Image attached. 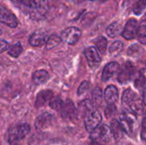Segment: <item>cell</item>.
<instances>
[{
	"label": "cell",
	"mask_w": 146,
	"mask_h": 145,
	"mask_svg": "<svg viewBox=\"0 0 146 145\" xmlns=\"http://www.w3.org/2000/svg\"><path fill=\"white\" fill-rule=\"evenodd\" d=\"M137 38L141 44H146V18H144L141 23L139 24Z\"/></svg>",
	"instance_id": "27"
},
{
	"label": "cell",
	"mask_w": 146,
	"mask_h": 145,
	"mask_svg": "<svg viewBox=\"0 0 146 145\" xmlns=\"http://www.w3.org/2000/svg\"><path fill=\"white\" fill-rule=\"evenodd\" d=\"M124 44L121 41H115L110 47V54L112 56H117L119 54H121L123 50Z\"/></svg>",
	"instance_id": "26"
},
{
	"label": "cell",
	"mask_w": 146,
	"mask_h": 145,
	"mask_svg": "<svg viewBox=\"0 0 146 145\" xmlns=\"http://www.w3.org/2000/svg\"><path fill=\"white\" fill-rule=\"evenodd\" d=\"M13 3L33 21L43 20L49 9L48 0H15Z\"/></svg>",
	"instance_id": "1"
},
{
	"label": "cell",
	"mask_w": 146,
	"mask_h": 145,
	"mask_svg": "<svg viewBox=\"0 0 146 145\" xmlns=\"http://www.w3.org/2000/svg\"><path fill=\"white\" fill-rule=\"evenodd\" d=\"M0 22L11 28H15L18 25L15 15L2 4H0Z\"/></svg>",
	"instance_id": "8"
},
{
	"label": "cell",
	"mask_w": 146,
	"mask_h": 145,
	"mask_svg": "<svg viewBox=\"0 0 146 145\" xmlns=\"http://www.w3.org/2000/svg\"><path fill=\"white\" fill-rule=\"evenodd\" d=\"M91 139L100 144L110 143L113 138V134L110 126L106 125H100L91 132Z\"/></svg>",
	"instance_id": "5"
},
{
	"label": "cell",
	"mask_w": 146,
	"mask_h": 145,
	"mask_svg": "<svg viewBox=\"0 0 146 145\" xmlns=\"http://www.w3.org/2000/svg\"><path fill=\"white\" fill-rule=\"evenodd\" d=\"M89 88H90V83L86 80L83 81L78 88V92H77L78 95L81 96V95L85 94L89 90Z\"/></svg>",
	"instance_id": "33"
},
{
	"label": "cell",
	"mask_w": 146,
	"mask_h": 145,
	"mask_svg": "<svg viewBox=\"0 0 146 145\" xmlns=\"http://www.w3.org/2000/svg\"><path fill=\"white\" fill-rule=\"evenodd\" d=\"M116 107L115 104H108V106L105 109V115L107 118L114 117V115L116 114Z\"/></svg>",
	"instance_id": "32"
},
{
	"label": "cell",
	"mask_w": 146,
	"mask_h": 145,
	"mask_svg": "<svg viewBox=\"0 0 146 145\" xmlns=\"http://www.w3.org/2000/svg\"><path fill=\"white\" fill-rule=\"evenodd\" d=\"M47 38H48V37L44 32H35L30 36L28 42H29L30 45H32L33 47H41L44 44H46Z\"/></svg>",
	"instance_id": "17"
},
{
	"label": "cell",
	"mask_w": 146,
	"mask_h": 145,
	"mask_svg": "<svg viewBox=\"0 0 146 145\" xmlns=\"http://www.w3.org/2000/svg\"><path fill=\"white\" fill-rule=\"evenodd\" d=\"M104 99V94L100 87H96L92 91V104L93 106L98 107L101 105Z\"/></svg>",
	"instance_id": "25"
},
{
	"label": "cell",
	"mask_w": 146,
	"mask_h": 145,
	"mask_svg": "<svg viewBox=\"0 0 146 145\" xmlns=\"http://www.w3.org/2000/svg\"><path fill=\"white\" fill-rule=\"evenodd\" d=\"M122 106L127 111L137 115H141L145 113V104L139 95L132 89L128 88L124 91L121 97Z\"/></svg>",
	"instance_id": "2"
},
{
	"label": "cell",
	"mask_w": 146,
	"mask_h": 145,
	"mask_svg": "<svg viewBox=\"0 0 146 145\" xmlns=\"http://www.w3.org/2000/svg\"><path fill=\"white\" fill-rule=\"evenodd\" d=\"M102 115L98 110H92L84 118V124L86 131L92 132L98 126L101 125Z\"/></svg>",
	"instance_id": "10"
},
{
	"label": "cell",
	"mask_w": 146,
	"mask_h": 145,
	"mask_svg": "<svg viewBox=\"0 0 146 145\" xmlns=\"http://www.w3.org/2000/svg\"><path fill=\"white\" fill-rule=\"evenodd\" d=\"M110 129L113 134V138H115V140H120L121 139L124 135L126 134L121 125L117 120H113L110 124Z\"/></svg>",
	"instance_id": "20"
},
{
	"label": "cell",
	"mask_w": 146,
	"mask_h": 145,
	"mask_svg": "<svg viewBox=\"0 0 146 145\" xmlns=\"http://www.w3.org/2000/svg\"><path fill=\"white\" fill-rule=\"evenodd\" d=\"M136 67L131 62H126L117 76V79L121 84H127L136 76Z\"/></svg>",
	"instance_id": "6"
},
{
	"label": "cell",
	"mask_w": 146,
	"mask_h": 145,
	"mask_svg": "<svg viewBox=\"0 0 146 145\" xmlns=\"http://www.w3.org/2000/svg\"><path fill=\"white\" fill-rule=\"evenodd\" d=\"M9 47V44L7 41L0 39V54L8 50Z\"/></svg>",
	"instance_id": "35"
},
{
	"label": "cell",
	"mask_w": 146,
	"mask_h": 145,
	"mask_svg": "<svg viewBox=\"0 0 146 145\" xmlns=\"http://www.w3.org/2000/svg\"><path fill=\"white\" fill-rule=\"evenodd\" d=\"M146 9V0H137L133 7V11L136 15H140Z\"/></svg>",
	"instance_id": "31"
},
{
	"label": "cell",
	"mask_w": 146,
	"mask_h": 145,
	"mask_svg": "<svg viewBox=\"0 0 146 145\" xmlns=\"http://www.w3.org/2000/svg\"><path fill=\"white\" fill-rule=\"evenodd\" d=\"M120 71H121V66L119 63L115 62H111L108 63L103 70L102 80L104 82L110 81L115 76H118Z\"/></svg>",
	"instance_id": "14"
},
{
	"label": "cell",
	"mask_w": 146,
	"mask_h": 145,
	"mask_svg": "<svg viewBox=\"0 0 146 145\" xmlns=\"http://www.w3.org/2000/svg\"><path fill=\"white\" fill-rule=\"evenodd\" d=\"M50 79V75L45 70H37L33 74V84L39 85L46 83Z\"/></svg>",
	"instance_id": "19"
},
{
	"label": "cell",
	"mask_w": 146,
	"mask_h": 145,
	"mask_svg": "<svg viewBox=\"0 0 146 145\" xmlns=\"http://www.w3.org/2000/svg\"><path fill=\"white\" fill-rule=\"evenodd\" d=\"M142 100L144 102L145 106L146 107V86L144 88V90H143V98H142Z\"/></svg>",
	"instance_id": "36"
},
{
	"label": "cell",
	"mask_w": 146,
	"mask_h": 145,
	"mask_svg": "<svg viewBox=\"0 0 146 145\" xmlns=\"http://www.w3.org/2000/svg\"><path fill=\"white\" fill-rule=\"evenodd\" d=\"M118 121L121 125L124 132L130 137H133L138 129H139V122L137 116L128 111L123 112L120 115Z\"/></svg>",
	"instance_id": "3"
},
{
	"label": "cell",
	"mask_w": 146,
	"mask_h": 145,
	"mask_svg": "<svg viewBox=\"0 0 146 145\" xmlns=\"http://www.w3.org/2000/svg\"><path fill=\"white\" fill-rule=\"evenodd\" d=\"M54 122H55L54 115L49 112H45V113L39 115L37 117L34 126L37 130L44 131L51 127L54 125Z\"/></svg>",
	"instance_id": "9"
},
{
	"label": "cell",
	"mask_w": 146,
	"mask_h": 145,
	"mask_svg": "<svg viewBox=\"0 0 146 145\" xmlns=\"http://www.w3.org/2000/svg\"><path fill=\"white\" fill-rule=\"evenodd\" d=\"M62 117L65 120L74 121L78 117V110L76 109L74 103L71 100H66L60 110Z\"/></svg>",
	"instance_id": "12"
},
{
	"label": "cell",
	"mask_w": 146,
	"mask_h": 145,
	"mask_svg": "<svg viewBox=\"0 0 146 145\" xmlns=\"http://www.w3.org/2000/svg\"><path fill=\"white\" fill-rule=\"evenodd\" d=\"M8 54L12 56V57H18L20 56V54L22 52V45L21 43H16L15 44L9 45V49H8Z\"/></svg>",
	"instance_id": "29"
},
{
	"label": "cell",
	"mask_w": 146,
	"mask_h": 145,
	"mask_svg": "<svg viewBox=\"0 0 146 145\" xmlns=\"http://www.w3.org/2000/svg\"><path fill=\"white\" fill-rule=\"evenodd\" d=\"M53 97V91L50 90H44L38 93L35 100V107L40 108L44 106L47 103H50Z\"/></svg>",
	"instance_id": "16"
},
{
	"label": "cell",
	"mask_w": 146,
	"mask_h": 145,
	"mask_svg": "<svg viewBox=\"0 0 146 145\" xmlns=\"http://www.w3.org/2000/svg\"><path fill=\"white\" fill-rule=\"evenodd\" d=\"M95 45H96L95 47L98 50V51L101 53L102 55H104L107 50V46H108V40L106 39L105 37L100 36L95 40Z\"/></svg>",
	"instance_id": "24"
},
{
	"label": "cell",
	"mask_w": 146,
	"mask_h": 145,
	"mask_svg": "<svg viewBox=\"0 0 146 145\" xmlns=\"http://www.w3.org/2000/svg\"><path fill=\"white\" fill-rule=\"evenodd\" d=\"M10 1H11V2H12V3H13V2H14V1H15V0H10Z\"/></svg>",
	"instance_id": "40"
},
{
	"label": "cell",
	"mask_w": 146,
	"mask_h": 145,
	"mask_svg": "<svg viewBox=\"0 0 146 145\" xmlns=\"http://www.w3.org/2000/svg\"><path fill=\"white\" fill-rule=\"evenodd\" d=\"M93 110V104L89 99H85L79 103L78 114L81 115L82 117H86L89 113Z\"/></svg>",
	"instance_id": "21"
},
{
	"label": "cell",
	"mask_w": 146,
	"mask_h": 145,
	"mask_svg": "<svg viewBox=\"0 0 146 145\" xmlns=\"http://www.w3.org/2000/svg\"><path fill=\"white\" fill-rule=\"evenodd\" d=\"M139 28V24L138 21L135 19H130L126 23L122 30L121 36L127 40L133 39L138 36Z\"/></svg>",
	"instance_id": "11"
},
{
	"label": "cell",
	"mask_w": 146,
	"mask_h": 145,
	"mask_svg": "<svg viewBox=\"0 0 146 145\" xmlns=\"http://www.w3.org/2000/svg\"><path fill=\"white\" fill-rule=\"evenodd\" d=\"M89 145H103V144H98V143H96V142H92L91 144Z\"/></svg>",
	"instance_id": "38"
},
{
	"label": "cell",
	"mask_w": 146,
	"mask_h": 145,
	"mask_svg": "<svg viewBox=\"0 0 146 145\" xmlns=\"http://www.w3.org/2000/svg\"><path fill=\"white\" fill-rule=\"evenodd\" d=\"M134 85L137 89H144L146 86V68H141L134 79Z\"/></svg>",
	"instance_id": "22"
},
{
	"label": "cell",
	"mask_w": 146,
	"mask_h": 145,
	"mask_svg": "<svg viewBox=\"0 0 146 145\" xmlns=\"http://www.w3.org/2000/svg\"><path fill=\"white\" fill-rule=\"evenodd\" d=\"M144 53H145L144 48L139 44H133L130 45L127 50V55L129 56H132L134 58L141 57L144 55Z\"/></svg>",
	"instance_id": "23"
},
{
	"label": "cell",
	"mask_w": 146,
	"mask_h": 145,
	"mask_svg": "<svg viewBox=\"0 0 146 145\" xmlns=\"http://www.w3.org/2000/svg\"><path fill=\"white\" fill-rule=\"evenodd\" d=\"M62 42V39L59 36L57 35H51L48 38H47V41H46V49L47 50H52L53 48L58 46L60 44V43Z\"/></svg>",
	"instance_id": "28"
},
{
	"label": "cell",
	"mask_w": 146,
	"mask_h": 145,
	"mask_svg": "<svg viewBox=\"0 0 146 145\" xmlns=\"http://www.w3.org/2000/svg\"><path fill=\"white\" fill-rule=\"evenodd\" d=\"M74 3H82V2H84V1H86V0H71Z\"/></svg>",
	"instance_id": "37"
},
{
	"label": "cell",
	"mask_w": 146,
	"mask_h": 145,
	"mask_svg": "<svg viewBox=\"0 0 146 145\" xmlns=\"http://www.w3.org/2000/svg\"><path fill=\"white\" fill-rule=\"evenodd\" d=\"M85 56L87 60L88 65L91 68H97L101 64V56L99 55V52L94 46L88 47L85 50Z\"/></svg>",
	"instance_id": "13"
},
{
	"label": "cell",
	"mask_w": 146,
	"mask_h": 145,
	"mask_svg": "<svg viewBox=\"0 0 146 145\" xmlns=\"http://www.w3.org/2000/svg\"><path fill=\"white\" fill-rule=\"evenodd\" d=\"M63 103H64V101L61 97H53L51 98V100L50 101L49 105H50V107L52 109L60 112V110H61Z\"/></svg>",
	"instance_id": "30"
},
{
	"label": "cell",
	"mask_w": 146,
	"mask_h": 145,
	"mask_svg": "<svg viewBox=\"0 0 146 145\" xmlns=\"http://www.w3.org/2000/svg\"><path fill=\"white\" fill-rule=\"evenodd\" d=\"M2 33H3V32H2V30H1V29H0V36H1V35H2Z\"/></svg>",
	"instance_id": "39"
},
{
	"label": "cell",
	"mask_w": 146,
	"mask_h": 145,
	"mask_svg": "<svg viewBox=\"0 0 146 145\" xmlns=\"http://www.w3.org/2000/svg\"><path fill=\"white\" fill-rule=\"evenodd\" d=\"M30 130L31 127L27 123H21L13 126L8 134L9 143L13 145L23 140L28 135Z\"/></svg>",
	"instance_id": "4"
},
{
	"label": "cell",
	"mask_w": 146,
	"mask_h": 145,
	"mask_svg": "<svg viewBox=\"0 0 146 145\" xmlns=\"http://www.w3.org/2000/svg\"><path fill=\"white\" fill-rule=\"evenodd\" d=\"M141 139L142 141L146 144V114L142 121V124H141Z\"/></svg>",
	"instance_id": "34"
},
{
	"label": "cell",
	"mask_w": 146,
	"mask_h": 145,
	"mask_svg": "<svg viewBox=\"0 0 146 145\" xmlns=\"http://www.w3.org/2000/svg\"><path fill=\"white\" fill-rule=\"evenodd\" d=\"M80 37H81V31L76 26H70L64 29L60 36L62 41L70 45H74L77 44Z\"/></svg>",
	"instance_id": "7"
},
{
	"label": "cell",
	"mask_w": 146,
	"mask_h": 145,
	"mask_svg": "<svg viewBox=\"0 0 146 145\" xmlns=\"http://www.w3.org/2000/svg\"><path fill=\"white\" fill-rule=\"evenodd\" d=\"M122 25L121 21H114L106 28V33L110 38H115L122 32Z\"/></svg>",
	"instance_id": "18"
},
{
	"label": "cell",
	"mask_w": 146,
	"mask_h": 145,
	"mask_svg": "<svg viewBox=\"0 0 146 145\" xmlns=\"http://www.w3.org/2000/svg\"><path fill=\"white\" fill-rule=\"evenodd\" d=\"M104 98L107 104H115L119 98V91L117 87L113 85L106 87L104 92Z\"/></svg>",
	"instance_id": "15"
}]
</instances>
